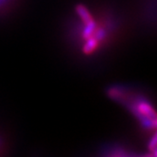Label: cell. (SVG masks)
Here are the masks:
<instances>
[{"instance_id":"cell-1","label":"cell","mask_w":157,"mask_h":157,"mask_svg":"<svg viewBox=\"0 0 157 157\" xmlns=\"http://www.w3.org/2000/svg\"><path fill=\"white\" fill-rule=\"evenodd\" d=\"M103 157H156L155 152L148 154H134L122 148L121 147H113L104 153Z\"/></svg>"},{"instance_id":"cell-2","label":"cell","mask_w":157,"mask_h":157,"mask_svg":"<svg viewBox=\"0 0 157 157\" xmlns=\"http://www.w3.org/2000/svg\"><path fill=\"white\" fill-rule=\"evenodd\" d=\"M76 12H77V14L79 16L80 19L83 21L85 25H86L87 23H89L90 21L93 20V17L91 16L89 11L82 5H78L76 7Z\"/></svg>"},{"instance_id":"cell-3","label":"cell","mask_w":157,"mask_h":157,"mask_svg":"<svg viewBox=\"0 0 157 157\" xmlns=\"http://www.w3.org/2000/svg\"><path fill=\"white\" fill-rule=\"evenodd\" d=\"M98 45H99V42L96 40L94 36H92L88 39H86V41L83 46V51L85 53H91L97 48Z\"/></svg>"}]
</instances>
